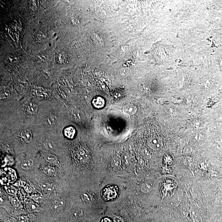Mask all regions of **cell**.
<instances>
[{
	"instance_id": "1",
	"label": "cell",
	"mask_w": 222,
	"mask_h": 222,
	"mask_svg": "<svg viewBox=\"0 0 222 222\" xmlns=\"http://www.w3.org/2000/svg\"><path fill=\"white\" fill-rule=\"evenodd\" d=\"M118 191L116 186H108L103 190L102 196L104 200L109 201L114 199L117 196Z\"/></svg>"
},
{
	"instance_id": "2",
	"label": "cell",
	"mask_w": 222,
	"mask_h": 222,
	"mask_svg": "<svg viewBox=\"0 0 222 222\" xmlns=\"http://www.w3.org/2000/svg\"><path fill=\"white\" fill-rule=\"evenodd\" d=\"M65 204L64 199H57L52 204L51 207V210L54 213H57L63 209Z\"/></svg>"
},
{
	"instance_id": "3",
	"label": "cell",
	"mask_w": 222,
	"mask_h": 222,
	"mask_svg": "<svg viewBox=\"0 0 222 222\" xmlns=\"http://www.w3.org/2000/svg\"><path fill=\"white\" fill-rule=\"evenodd\" d=\"M148 144L150 147L154 149H159L161 148L162 145L161 140L159 138L155 137L150 138L148 141Z\"/></svg>"
},
{
	"instance_id": "4",
	"label": "cell",
	"mask_w": 222,
	"mask_h": 222,
	"mask_svg": "<svg viewBox=\"0 0 222 222\" xmlns=\"http://www.w3.org/2000/svg\"><path fill=\"white\" fill-rule=\"evenodd\" d=\"M123 111L124 113L128 115H132L134 114L137 111V107L134 104L127 103L124 106L123 108Z\"/></svg>"
},
{
	"instance_id": "5",
	"label": "cell",
	"mask_w": 222,
	"mask_h": 222,
	"mask_svg": "<svg viewBox=\"0 0 222 222\" xmlns=\"http://www.w3.org/2000/svg\"><path fill=\"white\" fill-rule=\"evenodd\" d=\"M92 103L95 108L100 109L103 108L105 106V101L102 97L97 96L93 98Z\"/></svg>"
},
{
	"instance_id": "6",
	"label": "cell",
	"mask_w": 222,
	"mask_h": 222,
	"mask_svg": "<svg viewBox=\"0 0 222 222\" xmlns=\"http://www.w3.org/2000/svg\"><path fill=\"white\" fill-rule=\"evenodd\" d=\"M26 207L28 211L31 212H39L41 211L40 208L38 204L33 201H28L26 202Z\"/></svg>"
},
{
	"instance_id": "7",
	"label": "cell",
	"mask_w": 222,
	"mask_h": 222,
	"mask_svg": "<svg viewBox=\"0 0 222 222\" xmlns=\"http://www.w3.org/2000/svg\"><path fill=\"white\" fill-rule=\"evenodd\" d=\"M25 110L30 114H35L38 111V107L36 104L33 103H28L25 106Z\"/></svg>"
},
{
	"instance_id": "8",
	"label": "cell",
	"mask_w": 222,
	"mask_h": 222,
	"mask_svg": "<svg viewBox=\"0 0 222 222\" xmlns=\"http://www.w3.org/2000/svg\"><path fill=\"white\" fill-rule=\"evenodd\" d=\"M33 164V162L31 159H26L21 162L20 166L22 169L24 170H28L31 169Z\"/></svg>"
},
{
	"instance_id": "9",
	"label": "cell",
	"mask_w": 222,
	"mask_h": 222,
	"mask_svg": "<svg viewBox=\"0 0 222 222\" xmlns=\"http://www.w3.org/2000/svg\"><path fill=\"white\" fill-rule=\"evenodd\" d=\"M21 136L27 142H30L32 139V134L28 129L24 130L21 132Z\"/></svg>"
},
{
	"instance_id": "10",
	"label": "cell",
	"mask_w": 222,
	"mask_h": 222,
	"mask_svg": "<svg viewBox=\"0 0 222 222\" xmlns=\"http://www.w3.org/2000/svg\"><path fill=\"white\" fill-rule=\"evenodd\" d=\"M76 131L75 128L72 126L66 127L64 130V135L69 139H73L75 136Z\"/></svg>"
},
{
	"instance_id": "11",
	"label": "cell",
	"mask_w": 222,
	"mask_h": 222,
	"mask_svg": "<svg viewBox=\"0 0 222 222\" xmlns=\"http://www.w3.org/2000/svg\"><path fill=\"white\" fill-rule=\"evenodd\" d=\"M39 186L42 191L45 193H48L52 191V186L48 183L42 182L39 183Z\"/></svg>"
},
{
	"instance_id": "12",
	"label": "cell",
	"mask_w": 222,
	"mask_h": 222,
	"mask_svg": "<svg viewBox=\"0 0 222 222\" xmlns=\"http://www.w3.org/2000/svg\"><path fill=\"white\" fill-rule=\"evenodd\" d=\"M44 158L49 163L54 164H58V159L55 155L52 154H47L45 155Z\"/></svg>"
},
{
	"instance_id": "13",
	"label": "cell",
	"mask_w": 222,
	"mask_h": 222,
	"mask_svg": "<svg viewBox=\"0 0 222 222\" xmlns=\"http://www.w3.org/2000/svg\"><path fill=\"white\" fill-rule=\"evenodd\" d=\"M43 173L48 176H55L56 174V170L54 167L51 166H47L42 170Z\"/></svg>"
},
{
	"instance_id": "14",
	"label": "cell",
	"mask_w": 222,
	"mask_h": 222,
	"mask_svg": "<svg viewBox=\"0 0 222 222\" xmlns=\"http://www.w3.org/2000/svg\"><path fill=\"white\" fill-rule=\"evenodd\" d=\"M32 198L35 202L40 203L42 202L44 199V197L42 195L40 194H35L32 195Z\"/></svg>"
},
{
	"instance_id": "15",
	"label": "cell",
	"mask_w": 222,
	"mask_h": 222,
	"mask_svg": "<svg viewBox=\"0 0 222 222\" xmlns=\"http://www.w3.org/2000/svg\"><path fill=\"white\" fill-rule=\"evenodd\" d=\"M6 191L8 194L12 195H16L17 192L16 189L12 186L8 187L6 188Z\"/></svg>"
},
{
	"instance_id": "16",
	"label": "cell",
	"mask_w": 222,
	"mask_h": 222,
	"mask_svg": "<svg viewBox=\"0 0 222 222\" xmlns=\"http://www.w3.org/2000/svg\"><path fill=\"white\" fill-rule=\"evenodd\" d=\"M17 222H29V218L26 215H21L18 217Z\"/></svg>"
},
{
	"instance_id": "17",
	"label": "cell",
	"mask_w": 222,
	"mask_h": 222,
	"mask_svg": "<svg viewBox=\"0 0 222 222\" xmlns=\"http://www.w3.org/2000/svg\"><path fill=\"white\" fill-rule=\"evenodd\" d=\"M12 204L14 207H18L20 205V202L17 198L15 197V198H13L12 200Z\"/></svg>"
},
{
	"instance_id": "18",
	"label": "cell",
	"mask_w": 222,
	"mask_h": 222,
	"mask_svg": "<svg viewBox=\"0 0 222 222\" xmlns=\"http://www.w3.org/2000/svg\"><path fill=\"white\" fill-rule=\"evenodd\" d=\"M114 222H124L123 219L119 216L115 217L114 218Z\"/></svg>"
},
{
	"instance_id": "19",
	"label": "cell",
	"mask_w": 222,
	"mask_h": 222,
	"mask_svg": "<svg viewBox=\"0 0 222 222\" xmlns=\"http://www.w3.org/2000/svg\"><path fill=\"white\" fill-rule=\"evenodd\" d=\"M89 196L87 193L84 194L83 195L82 198L84 200L86 201H89L90 200V199L89 197Z\"/></svg>"
},
{
	"instance_id": "20",
	"label": "cell",
	"mask_w": 222,
	"mask_h": 222,
	"mask_svg": "<svg viewBox=\"0 0 222 222\" xmlns=\"http://www.w3.org/2000/svg\"><path fill=\"white\" fill-rule=\"evenodd\" d=\"M101 222H112V221L110 219L106 218L102 220Z\"/></svg>"
},
{
	"instance_id": "21",
	"label": "cell",
	"mask_w": 222,
	"mask_h": 222,
	"mask_svg": "<svg viewBox=\"0 0 222 222\" xmlns=\"http://www.w3.org/2000/svg\"><path fill=\"white\" fill-rule=\"evenodd\" d=\"M13 222L12 220L10 219V218H8L6 219V220L4 221V222Z\"/></svg>"
}]
</instances>
